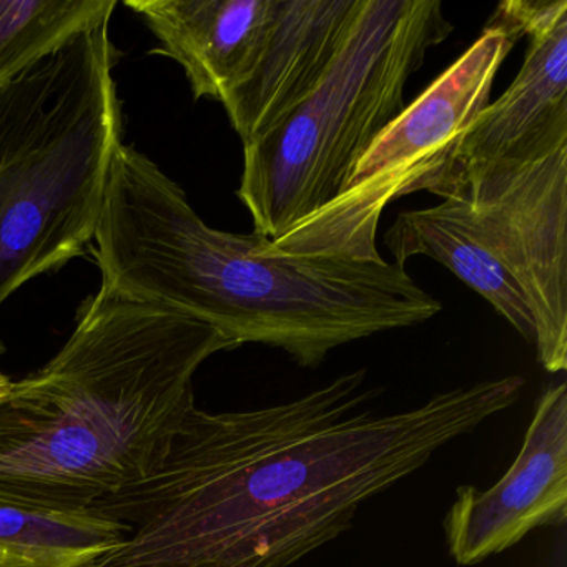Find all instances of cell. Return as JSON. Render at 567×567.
<instances>
[{
  "instance_id": "cell-7",
  "label": "cell",
  "mask_w": 567,
  "mask_h": 567,
  "mask_svg": "<svg viewBox=\"0 0 567 567\" xmlns=\"http://www.w3.org/2000/svg\"><path fill=\"white\" fill-rule=\"evenodd\" d=\"M440 198L470 207L533 311L537 361L549 373L566 371L567 147L530 164L476 172Z\"/></svg>"
},
{
  "instance_id": "cell-13",
  "label": "cell",
  "mask_w": 567,
  "mask_h": 567,
  "mask_svg": "<svg viewBox=\"0 0 567 567\" xmlns=\"http://www.w3.org/2000/svg\"><path fill=\"white\" fill-rule=\"evenodd\" d=\"M131 529L97 511L0 503V567H94Z\"/></svg>"
},
{
  "instance_id": "cell-2",
  "label": "cell",
  "mask_w": 567,
  "mask_h": 567,
  "mask_svg": "<svg viewBox=\"0 0 567 567\" xmlns=\"http://www.w3.org/2000/svg\"><path fill=\"white\" fill-rule=\"evenodd\" d=\"M267 241L205 224L151 158L124 142L115 148L91 247L101 287L190 315L237 348H277L303 368L443 310L394 261L275 254Z\"/></svg>"
},
{
  "instance_id": "cell-6",
  "label": "cell",
  "mask_w": 567,
  "mask_h": 567,
  "mask_svg": "<svg viewBox=\"0 0 567 567\" xmlns=\"http://www.w3.org/2000/svg\"><path fill=\"white\" fill-rule=\"evenodd\" d=\"M520 41L494 12L483 34L371 142L333 202L267 241L284 255L381 260L378 227L388 205L426 190L461 135L489 105L501 65Z\"/></svg>"
},
{
  "instance_id": "cell-1",
  "label": "cell",
  "mask_w": 567,
  "mask_h": 567,
  "mask_svg": "<svg viewBox=\"0 0 567 567\" xmlns=\"http://www.w3.org/2000/svg\"><path fill=\"white\" fill-rule=\"evenodd\" d=\"M367 370L258 410L188 411L151 473L91 509L131 534L94 567H290L436 451L514 406L523 377L374 413Z\"/></svg>"
},
{
  "instance_id": "cell-3",
  "label": "cell",
  "mask_w": 567,
  "mask_h": 567,
  "mask_svg": "<svg viewBox=\"0 0 567 567\" xmlns=\"http://www.w3.org/2000/svg\"><path fill=\"white\" fill-rule=\"evenodd\" d=\"M217 328L101 287L68 343L0 398V503L89 509L142 480L188 411Z\"/></svg>"
},
{
  "instance_id": "cell-16",
  "label": "cell",
  "mask_w": 567,
  "mask_h": 567,
  "mask_svg": "<svg viewBox=\"0 0 567 567\" xmlns=\"http://www.w3.org/2000/svg\"><path fill=\"white\" fill-rule=\"evenodd\" d=\"M2 350H4V348H2V344H0V353H2Z\"/></svg>"
},
{
  "instance_id": "cell-8",
  "label": "cell",
  "mask_w": 567,
  "mask_h": 567,
  "mask_svg": "<svg viewBox=\"0 0 567 567\" xmlns=\"http://www.w3.org/2000/svg\"><path fill=\"white\" fill-rule=\"evenodd\" d=\"M526 55L513 84L487 105L427 184L441 195L476 172L540 161L567 147V0H509L497 6Z\"/></svg>"
},
{
  "instance_id": "cell-12",
  "label": "cell",
  "mask_w": 567,
  "mask_h": 567,
  "mask_svg": "<svg viewBox=\"0 0 567 567\" xmlns=\"http://www.w3.org/2000/svg\"><path fill=\"white\" fill-rule=\"evenodd\" d=\"M383 241L400 267L414 257L443 265L534 347L533 311L516 281L487 247L463 200L450 198L434 207L401 212Z\"/></svg>"
},
{
  "instance_id": "cell-9",
  "label": "cell",
  "mask_w": 567,
  "mask_h": 567,
  "mask_svg": "<svg viewBox=\"0 0 567 567\" xmlns=\"http://www.w3.org/2000/svg\"><path fill=\"white\" fill-rule=\"evenodd\" d=\"M567 516V386L543 391L523 446L487 489L461 486L444 519L450 556L474 566L516 546L530 530Z\"/></svg>"
},
{
  "instance_id": "cell-11",
  "label": "cell",
  "mask_w": 567,
  "mask_h": 567,
  "mask_svg": "<svg viewBox=\"0 0 567 567\" xmlns=\"http://www.w3.org/2000/svg\"><path fill=\"white\" fill-rule=\"evenodd\" d=\"M158 41L152 54L184 69L195 101L224 102L244 81L274 18L275 0H131Z\"/></svg>"
},
{
  "instance_id": "cell-4",
  "label": "cell",
  "mask_w": 567,
  "mask_h": 567,
  "mask_svg": "<svg viewBox=\"0 0 567 567\" xmlns=\"http://www.w3.org/2000/svg\"><path fill=\"white\" fill-rule=\"evenodd\" d=\"M109 25L0 85V307L94 244L124 142Z\"/></svg>"
},
{
  "instance_id": "cell-10",
  "label": "cell",
  "mask_w": 567,
  "mask_h": 567,
  "mask_svg": "<svg viewBox=\"0 0 567 567\" xmlns=\"http://www.w3.org/2000/svg\"><path fill=\"white\" fill-rule=\"evenodd\" d=\"M360 4L361 0H275L254 65L221 102L244 145L274 131L323 82Z\"/></svg>"
},
{
  "instance_id": "cell-14",
  "label": "cell",
  "mask_w": 567,
  "mask_h": 567,
  "mask_svg": "<svg viewBox=\"0 0 567 567\" xmlns=\"http://www.w3.org/2000/svg\"><path fill=\"white\" fill-rule=\"evenodd\" d=\"M115 0H0V85L79 34L109 24Z\"/></svg>"
},
{
  "instance_id": "cell-5",
  "label": "cell",
  "mask_w": 567,
  "mask_h": 567,
  "mask_svg": "<svg viewBox=\"0 0 567 567\" xmlns=\"http://www.w3.org/2000/svg\"><path fill=\"white\" fill-rule=\"evenodd\" d=\"M453 24L440 0H361L323 82L244 145L238 200L278 240L337 198L358 158L406 107L404 89Z\"/></svg>"
},
{
  "instance_id": "cell-15",
  "label": "cell",
  "mask_w": 567,
  "mask_h": 567,
  "mask_svg": "<svg viewBox=\"0 0 567 567\" xmlns=\"http://www.w3.org/2000/svg\"><path fill=\"white\" fill-rule=\"evenodd\" d=\"M12 381L9 380L6 374L0 373V398L4 396L8 393L9 388H11Z\"/></svg>"
}]
</instances>
